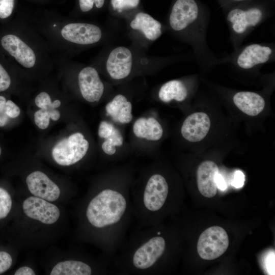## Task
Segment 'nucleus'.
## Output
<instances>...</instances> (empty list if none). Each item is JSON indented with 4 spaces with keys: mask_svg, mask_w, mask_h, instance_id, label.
Segmentation results:
<instances>
[{
    "mask_svg": "<svg viewBox=\"0 0 275 275\" xmlns=\"http://www.w3.org/2000/svg\"><path fill=\"white\" fill-rule=\"evenodd\" d=\"M272 49L269 46L252 44L240 52L236 59L237 65L243 69H249L268 62L272 58Z\"/></svg>",
    "mask_w": 275,
    "mask_h": 275,
    "instance_id": "obj_16",
    "label": "nucleus"
},
{
    "mask_svg": "<svg viewBox=\"0 0 275 275\" xmlns=\"http://www.w3.org/2000/svg\"><path fill=\"white\" fill-rule=\"evenodd\" d=\"M14 0H0V18L9 17L13 10Z\"/></svg>",
    "mask_w": 275,
    "mask_h": 275,
    "instance_id": "obj_29",
    "label": "nucleus"
},
{
    "mask_svg": "<svg viewBox=\"0 0 275 275\" xmlns=\"http://www.w3.org/2000/svg\"><path fill=\"white\" fill-rule=\"evenodd\" d=\"M115 128L112 123L105 121H101L98 127V135L106 139L112 134Z\"/></svg>",
    "mask_w": 275,
    "mask_h": 275,
    "instance_id": "obj_30",
    "label": "nucleus"
},
{
    "mask_svg": "<svg viewBox=\"0 0 275 275\" xmlns=\"http://www.w3.org/2000/svg\"><path fill=\"white\" fill-rule=\"evenodd\" d=\"M41 109L37 111L34 114V121L36 125L40 129H45L49 125L50 119V109Z\"/></svg>",
    "mask_w": 275,
    "mask_h": 275,
    "instance_id": "obj_27",
    "label": "nucleus"
},
{
    "mask_svg": "<svg viewBox=\"0 0 275 275\" xmlns=\"http://www.w3.org/2000/svg\"><path fill=\"white\" fill-rule=\"evenodd\" d=\"M245 176L242 172L238 170L233 174L231 184L235 188L242 187L244 183Z\"/></svg>",
    "mask_w": 275,
    "mask_h": 275,
    "instance_id": "obj_34",
    "label": "nucleus"
},
{
    "mask_svg": "<svg viewBox=\"0 0 275 275\" xmlns=\"http://www.w3.org/2000/svg\"><path fill=\"white\" fill-rule=\"evenodd\" d=\"M109 259L106 257L94 259L89 257H73L55 264L49 272L51 275H91L108 273Z\"/></svg>",
    "mask_w": 275,
    "mask_h": 275,
    "instance_id": "obj_5",
    "label": "nucleus"
},
{
    "mask_svg": "<svg viewBox=\"0 0 275 275\" xmlns=\"http://www.w3.org/2000/svg\"><path fill=\"white\" fill-rule=\"evenodd\" d=\"M265 267L269 274H274V253H269L265 259Z\"/></svg>",
    "mask_w": 275,
    "mask_h": 275,
    "instance_id": "obj_35",
    "label": "nucleus"
},
{
    "mask_svg": "<svg viewBox=\"0 0 275 275\" xmlns=\"http://www.w3.org/2000/svg\"><path fill=\"white\" fill-rule=\"evenodd\" d=\"M21 208L26 218L45 226L55 224L61 216L60 209L53 202L33 196L23 201Z\"/></svg>",
    "mask_w": 275,
    "mask_h": 275,
    "instance_id": "obj_8",
    "label": "nucleus"
},
{
    "mask_svg": "<svg viewBox=\"0 0 275 275\" xmlns=\"http://www.w3.org/2000/svg\"><path fill=\"white\" fill-rule=\"evenodd\" d=\"M4 113V112H1V111H0V114H2V113Z\"/></svg>",
    "mask_w": 275,
    "mask_h": 275,
    "instance_id": "obj_42",
    "label": "nucleus"
},
{
    "mask_svg": "<svg viewBox=\"0 0 275 275\" xmlns=\"http://www.w3.org/2000/svg\"><path fill=\"white\" fill-rule=\"evenodd\" d=\"M14 208L13 195L5 187L0 186V228L10 218Z\"/></svg>",
    "mask_w": 275,
    "mask_h": 275,
    "instance_id": "obj_23",
    "label": "nucleus"
},
{
    "mask_svg": "<svg viewBox=\"0 0 275 275\" xmlns=\"http://www.w3.org/2000/svg\"><path fill=\"white\" fill-rule=\"evenodd\" d=\"M210 125V118L206 113H195L184 120L181 133L182 136L189 142H199L206 136Z\"/></svg>",
    "mask_w": 275,
    "mask_h": 275,
    "instance_id": "obj_15",
    "label": "nucleus"
},
{
    "mask_svg": "<svg viewBox=\"0 0 275 275\" xmlns=\"http://www.w3.org/2000/svg\"><path fill=\"white\" fill-rule=\"evenodd\" d=\"M1 153H2V149H1V147L0 146V156L1 155Z\"/></svg>",
    "mask_w": 275,
    "mask_h": 275,
    "instance_id": "obj_41",
    "label": "nucleus"
},
{
    "mask_svg": "<svg viewBox=\"0 0 275 275\" xmlns=\"http://www.w3.org/2000/svg\"><path fill=\"white\" fill-rule=\"evenodd\" d=\"M133 66V57L130 49L118 46L109 53L106 62V69L113 79L120 80L127 77Z\"/></svg>",
    "mask_w": 275,
    "mask_h": 275,
    "instance_id": "obj_12",
    "label": "nucleus"
},
{
    "mask_svg": "<svg viewBox=\"0 0 275 275\" xmlns=\"http://www.w3.org/2000/svg\"><path fill=\"white\" fill-rule=\"evenodd\" d=\"M132 130L137 138L148 141H158L163 135L161 125L152 117L138 118L133 125Z\"/></svg>",
    "mask_w": 275,
    "mask_h": 275,
    "instance_id": "obj_21",
    "label": "nucleus"
},
{
    "mask_svg": "<svg viewBox=\"0 0 275 275\" xmlns=\"http://www.w3.org/2000/svg\"><path fill=\"white\" fill-rule=\"evenodd\" d=\"M263 19L262 10L257 7L248 9L236 8L228 14L227 19L233 33L238 37L245 35Z\"/></svg>",
    "mask_w": 275,
    "mask_h": 275,
    "instance_id": "obj_9",
    "label": "nucleus"
},
{
    "mask_svg": "<svg viewBox=\"0 0 275 275\" xmlns=\"http://www.w3.org/2000/svg\"><path fill=\"white\" fill-rule=\"evenodd\" d=\"M14 275H35V271L31 267L23 266L17 268L13 273Z\"/></svg>",
    "mask_w": 275,
    "mask_h": 275,
    "instance_id": "obj_36",
    "label": "nucleus"
},
{
    "mask_svg": "<svg viewBox=\"0 0 275 275\" xmlns=\"http://www.w3.org/2000/svg\"><path fill=\"white\" fill-rule=\"evenodd\" d=\"M130 27L141 32L149 40L153 41L158 39L162 34V25L159 21L149 14L139 12L130 22Z\"/></svg>",
    "mask_w": 275,
    "mask_h": 275,
    "instance_id": "obj_19",
    "label": "nucleus"
},
{
    "mask_svg": "<svg viewBox=\"0 0 275 275\" xmlns=\"http://www.w3.org/2000/svg\"><path fill=\"white\" fill-rule=\"evenodd\" d=\"M123 143V138L120 131L115 128L112 134L102 144L101 148L104 153L108 155H113L116 152V146H121Z\"/></svg>",
    "mask_w": 275,
    "mask_h": 275,
    "instance_id": "obj_24",
    "label": "nucleus"
},
{
    "mask_svg": "<svg viewBox=\"0 0 275 275\" xmlns=\"http://www.w3.org/2000/svg\"><path fill=\"white\" fill-rule=\"evenodd\" d=\"M107 114L113 120L122 124H127L132 119V104L122 94L116 95L105 106Z\"/></svg>",
    "mask_w": 275,
    "mask_h": 275,
    "instance_id": "obj_20",
    "label": "nucleus"
},
{
    "mask_svg": "<svg viewBox=\"0 0 275 275\" xmlns=\"http://www.w3.org/2000/svg\"><path fill=\"white\" fill-rule=\"evenodd\" d=\"M215 182L217 188L222 190H225L226 189V182L223 176L219 174L218 172L216 174L215 176Z\"/></svg>",
    "mask_w": 275,
    "mask_h": 275,
    "instance_id": "obj_37",
    "label": "nucleus"
},
{
    "mask_svg": "<svg viewBox=\"0 0 275 275\" xmlns=\"http://www.w3.org/2000/svg\"><path fill=\"white\" fill-rule=\"evenodd\" d=\"M78 82L82 97L87 101H98L104 92V85L97 71L92 67L82 68L78 75Z\"/></svg>",
    "mask_w": 275,
    "mask_h": 275,
    "instance_id": "obj_13",
    "label": "nucleus"
},
{
    "mask_svg": "<svg viewBox=\"0 0 275 275\" xmlns=\"http://www.w3.org/2000/svg\"><path fill=\"white\" fill-rule=\"evenodd\" d=\"M10 85V77L7 71L0 64V92L7 90Z\"/></svg>",
    "mask_w": 275,
    "mask_h": 275,
    "instance_id": "obj_32",
    "label": "nucleus"
},
{
    "mask_svg": "<svg viewBox=\"0 0 275 275\" xmlns=\"http://www.w3.org/2000/svg\"><path fill=\"white\" fill-rule=\"evenodd\" d=\"M3 47L22 66L30 68L36 63L34 50L18 36L9 34L1 39Z\"/></svg>",
    "mask_w": 275,
    "mask_h": 275,
    "instance_id": "obj_14",
    "label": "nucleus"
},
{
    "mask_svg": "<svg viewBox=\"0 0 275 275\" xmlns=\"http://www.w3.org/2000/svg\"><path fill=\"white\" fill-rule=\"evenodd\" d=\"M170 196L169 183L161 174L148 169L131 188L133 215L139 228L158 225Z\"/></svg>",
    "mask_w": 275,
    "mask_h": 275,
    "instance_id": "obj_3",
    "label": "nucleus"
},
{
    "mask_svg": "<svg viewBox=\"0 0 275 275\" xmlns=\"http://www.w3.org/2000/svg\"><path fill=\"white\" fill-rule=\"evenodd\" d=\"M105 0H79L80 10L84 12L90 11L94 4L97 8H101L104 5Z\"/></svg>",
    "mask_w": 275,
    "mask_h": 275,
    "instance_id": "obj_31",
    "label": "nucleus"
},
{
    "mask_svg": "<svg viewBox=\"0 0 275 275\" xmlns=\"http://www.w3.org/2000/svg\"><path fill=\"white\" fill-rule=\"evenodd\" d=\"M233 1H245V0H233Z\"/></svg>",
    "mask_w": 275,
    "mask_h": 275,
    "instance_id": "obj_40",
    "label": "nucleus"
},
{
    "mask_svg": "<svg viewBox=\"0 0 275 275\" xmlns=\"http://www.w3.org/2000/svg\"><path fill=\"white\" fill-rule=\"evenodd\" d=\"M140 0H111L112 7L115 9L121 11L124 10L133 9L136 7Z\"/></svg>",
    "mask_w": 275,
    "mask_h": 275,
    "instance_id": "obj_28",
    "label": "nucleus"
},
{
    "mask_svg": "<svg viewBox=\"0 0 275 275\" xmlns=\"http://www.w3.org/2000/svg\"><path fill=\"white\" fill-rule=\"evenodd\" d=\"M188 90L185 85L180 80H171L164 83L158 92V97L163 102L173 100L182 102L187 97Z\"/></svg>",
    "mask_w": 275,
    "mask_h": 275,
    "instance_id": "obj_22",
    "label": "nucleus"
},
{
    "mask_svg": "<svg viewBox=\"0 0 275 275\" xmlns=\"http://www.w3.org/2000/svg\"><path fill=\"white\" fill-rule=\"evenodd\" d=\"M13 263L14 257L11 253L7 248L0 246V274L8 271Z\"/></svg>",
    "mask_w": 275,
    "mask_h": 275,
    "instance_id": "obj_26",
    "label": "nucleus"
},
{
    "mask_svg": "<svg viewBox=\"0 0 275 275\" xmlns=\"http://www.w3.org/2000/svg\"><path fill=\"white\" fill-rule=\"evenodd\" d=\"M89 142L80 132H76L58 142L52 150L55 162L62 166H70L80 161L87 154Z\"/></svg>",
    "mask_w": 275,
    "mask_h": 275,
    "instance_id": "obj_6",
    "label": "nucleus"
},
{
    "mask_svg": "<svg viewBox=\"0 0 275 275\" xmlns=\"http://www.w3.org/2000/svg\"><path fill=\"white\" fill-rule=\"evenodd\" d=\"M9 120V117L5 112L0 114V127H3L7 123Z\"/></svg>",
    "mask_w": 275,
    "mask_h": 275,
    "instance_id": "obj_38",
    "label": "nucleus"
},
{
    "mask_svg": "<svg viewBox=\"0 0 275 275\" xmlns=\"http://www.w3.org/2000/svg\"><path fill=\"white\" fill-rule=\"evenodd\" d=\"M35 102L36 105L41 109L56 108L59 107L61 104L59 100H56L52 102L49 95L45 92L40 93L36 97Z\"/></svg>",
    "mask_w": 275,
    "mask_h": 275,
    "instance_id": "obj_25",
    "label": "nucleus"
},
{
    "mask_svg": "<svg viewBox=\"0 0 275 275\" xmlns=\"http://www.w3.org/2000/svg\"><path fill=\"white\" fill-rule=\"evenodd\" d=\"M169 24L176 32L187 33L195 45L203 43L205 26L200 19L199 9L195 0H177L172 9Z\"/></svg>",
    "mask_w": 275,
    "mask_h": 275,
    "instance_id": "obj_4",
    "label": "nucleus"
},
{
    "mask_svg": "<svg viewBox=\"0 0 275 275\" xmlns=\"http://www.w3.org/2000/svg\"><path fill=\"white\" fill-rule=\"evenodd\" d=\"M228 234L224 228L212 226L206 229L200 235L197 251L201 258L212 260L222 256L229 246Z\"/></svg>",
    "mask_w": 275,
    "mask_h": 275,
    "instance_id": "obj_7",
    "label": "nucleus"
},
{
    "mask_svg": "<svg viewBox=\"0 0 275 275\" xmlns=\"http://www.w3.org/2000/svg\"><path fill=\"white\" fill-rule=\"evenodd\" d=\"M235 105L243 113L256 116L261 113L265 107L264 98L258 93L242 91L236 93L233 98Z\"/></svg>",
    "mask_w": 275,
    "mask_h": 275,
    "instance_id": "obj_18",
    "label": "nucleus"
},
{
    "mask_svg": "<svg viewBox=\"0 0 275 275\" xmlns=\"http://www.w3.org/2000/svg\"><path fill=\"white\" fill-rule=\"evenodd\" d=\"M218 172V166L212 161H204L199 165L197 172V184L204 197L212 198L216 195L215 176Z\"/></svg>",
    "mask_w": 275,
    "mask_h": 275,
    "instance_id": "obj_17",
    "label": "nucleus"
},
{
    "mask_svg": "<svg viewBox=\"0 0 275 275\" xmlns=\"http://www.w3.org/2000/svg\"><path fill=\"white\" fill-rule=\"evenodd\" d=\"M112 258L120 274H151L159 269L168 250V240L158 225L139 229Z\"/></svg>",
    "mask_w": 275,
    "mask_h": 275,
    "instance_id": "obj_2",
    "label": "nucleus"
},
{
    "mask_svg": "<svg viewBox=\"0 0 275 275\" xmlns=\"http://www.w3.org/2000/svg\"><path fill=\"white\" fill-rule=\"evenodd\" d=\"M6 102L7 100L5 97L0 96V111L2 112H5Z\"/></svg>",
    "mask_w": 275,
    "mask_h": 275,
    "instance_id": "obj_39",
    "label": "nucleus"
},
{
    "mask_svg": "<svg viewBox=\"0 0 275 275\" xmlns=\"http://www.w3.org/2000/svg\"><path fill=\"white\" fill-rule=\"evenodd\" d=\"M5 112L9 117L15 118L20 115V109L12 100H9L6 102Z\"/></svg>",
    "mask_w": 275,
    "mask_h": 275,
    "instance_id": "obj_33",
    "label": "nucleus"
},
{
    "mask_svg": "<svg viewBox=\"0 0 275 275\" xmlns=\"http://www.w3.org/2000/svg\"><path fill=\"white\" fill-rule=\"evenodd\" d=\"M126 172L108 173L77 208V238L98 247L109 260L124 243L133 215L131 181Z\"/></svg>",
    "mask_w": 275,
    "mask_h": 275,
    "instance_id": "obj_1",
    "label": "nucleus"
},
{
    "mask_svg": "<svg viewBox=\"0 0 275 275\" xmlns=\"http://www.w3.org/2000/svg\"><path fill=\"white\" fill-rule=\"evenodd\" d=\"M62 37L66 41L79 45H90L99 42L102 37L99 27L91 23H70L61 31Z\"/></svg>",
    "mask_w": 275,
    "mask_h": 275,
    "instance_id": "obj_10",
    "label": "nucleus"
},
{
    "mask_svg": "<svg viewBox=\"0 0 275 275\" xmlns=\"http://www.w3.org/2000/svg\"><path fill=\"white\" fill-rule=\"evenodd\" d=\"M25 182L33 196L53 203L61 197L59 186L41 171H36L30 173L26 177Z\"/></svg>",
    "mask_w": 275,
    "mask_h": 275,
    "instance_id": "obj_11",
    "label": "nucleus"
}]
</instances>
